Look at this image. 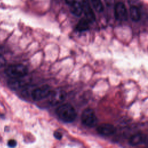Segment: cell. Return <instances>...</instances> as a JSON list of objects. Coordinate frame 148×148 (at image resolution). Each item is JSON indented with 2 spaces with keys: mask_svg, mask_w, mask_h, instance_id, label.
I'll return each instance as SVG.
<instances>
[{
  "mask_svg": "<svg viewBox=\"0 0 148 148\" xmlns=\"http://www.w3.org/2000/svg\"><path fill=\"white\" fill-rule=\"evenodd\" d=\"M56 113L61 120L66 123L72 122L76 117V112L73 106L69 103L61 105L57 108Z\"/></svg>",
  "mask_w": 148,
  "mask_h": 148,
  "instance_id": "6da1fadb",
  "label": "cell"
},
{
  "mask_svg": "<svg viewBox=\"0 0 148 148\" xmlns=\"http://www.w3.org/2000/svg\"><path fill=\"white\" fill-rule=\"evenodd\" d=\"M5 72L10 78H21L27 74L28 69L24 65L16 64L9 66Z\"/></svg>",
  "mask_w": 148,
  "mask_h": 148,
  "instance_id": "7a4b0ae2",
  "label": "cell"
},
{
  "mask_svg": "<svg viewBox=\"0 0 148 148\" xmlns=\"http://www.w3.org/2000/svg\"><path fill=\"white\" fill-rule=\"evenodd\" d=\"M66 92L60 88L51 91L48 98L49 103L52 106H56L62 102L66 98Z\"/></svg>",
  "mask_w": 148,
  "mask_h": 148,
  "instance_id": "3957f363",
  "label": "cell"
},
{
  "mask_svg": "<svg viewBox=\"0 0 148 148\" xmlns=\"http://www.w3.org/2000/svg\"><path fill=\"white\" fill-rule=\"evenodd\" d=\"M82 123L89 127H94L97 123V117L94 111L91 108H86L82 114Z\"/></svg>",
  "mask_w": 148,
  "mask_h": 148,
  "instance_id": "277c9868",
  "label": "cell"
},
{
  "mask_svg": "<svg viewBox=\"0 0 148 148\" xmlns=\"http://www.w3.org/2000/svg\"><path fill=\"white\" fill-rule=\"evenodd\" d=\"M51 91V87L49 86L43 85L34 88L31 92V96L34 101H40L47 98Z\"/></svg>",
  "mask_w": 148,
  "mask_h": 148,
  "instance_id": "5b68a950",
  "label": "cell"
},
{
  "mask_svg": "<svg viewBox=\"0 0 148 148\" xmlns=\"http://www.w3.org/2000/svg\"><path fill=\"white\" fill-rule=\"evenodd\" d=\"M114 16L119 21H125L128 17L127 11L124 3L119 2L114 7Z\"/></svg>",
  "mask_w": 148,
  "mask_h": 148,
  "instance_id": "8992f818",
  "label": "cell"
},
{
  "mask_svg": "<svg viewBox=\"0 0 148 148\" xmlns=\"http://www.w3.org/2000/svg\"><path fill=\"white\" fill-rule=\"evenodd\" d=\"M116 131L115 127L110 124L103 123L97 127V132L103 136H110Z\"/></svg>",
  "mask_w": 148,
  "mask_h": 148,
  "instance_id": "52a82bcc",
  "label": "cell"
},
{
  "mask_svg": "<svg viewBox=\"0 0 148 148\" xmlns=\"http://www.w3.org/2000/svg\"><path fill=\"white\" fill-rule=\"evenodd\" d=\"M82 5L83 12H84L87 20L90 22H93L95 20V16L92 10L88 0H83Z\"/></svg>",
  "mask_w": 148,
  "mask_h": 148,
  "instance_id": "ba28073f",
  "label": "cell"
},
{
  "mask_svg": "<svg viewBox=\"0 0 148 148\" xmlns=\"http://www.w3.org/2000/svg\"><path fill=\"white\" fill-rule=\"evenodd\" d=\"M26 85V83L21 80L20 78H11L10 80L8 82L9 87L13 90H18L21 87H24Z\"/></svg>",
  "mask_w": 148,
  "mask_h": 148,
  "instance_id": "9c48e42d",
  "label": "cell"
},
{
  "mask_svg": "<svg viewBox=\"0 0 148 148\" xmlns=\"http://www.w3.org/2000/svg\"><path fill=\"white\" fill-rule=\"evenodd\" d=\"M145 136L141 133H137L132 135L129 139V143L131 146H138L143 143Z\"/></svg>",
  "mask_w": 148,
  "mask_h": 148,
  "instance_id": "30bf717a",
  "label": "cell"
},
{
  "mask_svg": "<svg viewBox=\"0 0 148 148\" xmlns=\"http://www.w3.org/2000/svg\"><path fill=\"white\" fill-rule=\"evenodd\" d=\"M70 10L73 14L76 16H79L81 15L83 12L82 5L79 2L75 1L74 3L71 5Z\"/></svg>",
  "mask_w": 148,
  "mask_h": 148,
  "instance_id": "8fae6325",
  "label": "cell"
},
{
  "mask_svg": "<svg viewBox=\"0 0 148 148\" xmlns=\"http://www.w3.org/2000/svg\"><path fill=\"white\" fill-rule=\"evenodd\" d=\"M130 15L133 21L137 22L140 18V13L139 9L135 6H132L130 9Z\"/></svg>",
  "mask_w": 148,
  "mask_h": 148,
  "instance_id": "7c38bea8",
  "label": "cell"
},
{
  "mask_svg": "<svg viewBox=\"0 0 148 148\" xmlns=\"http://www.w3.org/2000/svg\"><path fill=\"white\" fill-rule=\"evenodd\" d=\"M88 21L85 19H81L77 23L76 29L79 32H83L88 29Z\"/></svg>",
  "mask_w": 148,
  "mask_h": 148,
  "instance_id": "4fadbf2b",
  "label": "cell"
},
{
  "mask_svg": "<svg viewBox=\"0 0 148 148\" xmlns=\"http://www.w3.org/2000/svg\"><path fill=\"white\" fill-rule=\"evenodd\" d=\"M95 10L98 12H101L103 10V6L101 0H91Z\"/></svg>",
  "mask_w": 148,
  "mask_h": 148,
  "instance_id": "5bb4252c",
  "label": "cell"
},
{
  "mask_svg": "<svg viewBox=\"0 0 148 148\" xmlns=\"http://www.w3.org/2000/svg\"><path fill=\"white\" fill-rule=\"evenodd\" d=\"M54 136L57 139H61V138H62V134L60 132H59V131H55L54 132Z\"/></svg>",
  "mask_w": 148,
  "mask_h": 148,
  "instance_id": "9a60e30c",
  "label": "cell"
},
{
  "mask_svg": "<svg viewBox=\"0 0 148 148\" xmlns=\"http://www.w3.org/2000/svg\"><path fill=\"white\" fill-rule=\"evenodd\" d=\"M6 60L4 57L2 55H0V68L6 64Z\"/></svg>",
  "mask_w": 148,
  "mask_h": 148,
  "instance_id": "2e32d148",
  "label": "cell"
},
{
  "mask_svg": "<svg viewBox=\"0 0 148 148\" xmlns=\"http://www.w3.org/2000/svg\"><path fill=\"white\" fill-rule=\"evenodd\" d=\"M8 145L9 147H15L17 145V143H16V141L14 139H11V140H9L8 141Z\"/></svg>",
  "mask_w": 148,
  "mask_h": 148,
  "instance_id": "e0dca14e",
  "label": "cell"
},
{
  "mask_svg": "<svg viewBox=\"0 0 148 148\" xmlns=\"http://www.w3.org/2000/svg\"><path fill=\"white\" fill-rule=\"evenodd\" d=\"M65 1H66L67 4L69 5H71L72 3H74L75 0H65Z\"/></svg>",
  "mask_w": 148,
  "mask_h": 148,
  "instance_id": "ac0fdd59",
  "label": "cell"
}]
</instances>
